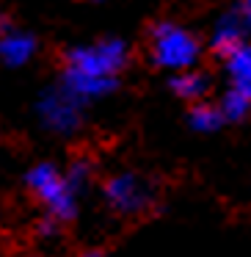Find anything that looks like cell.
<instances>
[{"instance_id":"6da1fadb","label":"cell","mask_w":251,"mask_h":257,"mask_svg":"<svg viewBox=\"0 0 251 257\" xmlns=\"http://www.w3.org/2000/svg\"><path fill=\"white\" fill-rule=\"evenodd\" d=\"M127 67V45L122 39H102L89 47H75L67 53L64 80L69 91L83 102L108 97L119 83V72Z\"/></svg>"},{"instance_id":"3957f363","label":"cell","mask_w":251,"mask_h":257,"mask_svg":"<svg viewBox=\"0 0 251 257\" xmlns=\"http://www.w3.org/2000/svg\"><path fill=\"white\" fill-rule=\"evenodd\" d=\"M199 39L174 23H160L152 31V61L163 69H190L199 61Z\"/></svg>"},{"instance_id":"8992f818","label":"cell","mask_w":251,"mask_h":257,"mask_svg":"<svg viewBox=\"0 0 251 257\" xmlns=\"http://www.w3.org/2000/svg\"><path fill=\"white\" fill-rule=\"evenodd\" d=\"M36 53V39L28 31H20L9 23L6 17H0V61L6 67H23L34 58Z\"/></svg>"},{"instance_id":"9c48e42d","label":"cell","mask_w":251,"mask_h":257,"mask_svg":"<svg viewBox=\"0 0 251 257\" xmlns=\"http://www.w3.org/2000/svg\"><path fill=\"white\" fill-rule=\"evenodd\" d=\"M171 91L177 97H182V100H188V102H199V100H204V94L210 91V80H207V75L199 72V69H179L171 80Z\"/></svg>"},{"instance_id":"9a60e30c","label":"cell","mask_w":251,"mask_h":257,"mask_svg":"<svg viewBox=\"0 0 251 257\" xmlns=\"http://www.w3.org/2000/svg\"><path fill=\"white\" fill-rule=\"evenodd\" d=\"M80 257H102V254H100V251H83Z\"/></svg>"},{"instance_id":"7c38bea8","label":"cell","mask_w":251,"mask_h":257,"mask_svg":"<svg viewBox=\"0 0 251 257\" xmlns=\"http://www.w3.org/2000/svg\"><path fill=\"white\" fill-rule=\"evenodd\" d=\"M67 180H69V185L75 188V194L86 191V185H89V180H91V163L86 161V158L72 161V163H69V169H67Z\"/></svg>"},{"instance_id":"5b68a950","label":"cell","mask_w":251,"mask_h":257,"mask_svg":"<svg viewBox=\"0 0 251 257\" xmlns=\"http://www.w3.org/2000/svg\"><path fill=\"white\" fill-rule=\"evenodd\" d=\"M105 199L122 216L144 213L152 205V194L135 174H116L105 183Z\"/></svg>"},{"instance_id":"ba28073f","label":"cell","mask_w":251,"mask_h":257,"mask_svg":"<svg viewBox=\"0 0 251 257\" xmlns=\"http://www.w3.org/2000/svg\"><path fill=\"white\" fill-rule=\"evenodd\" d=\"M243 36H245V25H243V17L237 14H223L218 20L215 31H212V50L218 56H229L234 47L243 45Z\"/></svg>"},{"instance_id":"5bb4252c","label":"cell","mask_w":251,"mask_h":257,"mask_svg":"<svg viewBox=\"0 0 251 257\" xmlns=\"http://www.w3.org/2000/svg\"><path fill=\"white\" fill-rule=\"evenodd\" d=\"M240 17H243L245 34L251 36V0H243V3H240Z\"/></svg>"},{"instance_id":"30bf717a","label":"cell","mask_w":251,"mask_h":257,"mask_svg":"<svg viewBox=\"0 0 251 257\" xmlns=\"http://www.w3.org/2000/svg\"><path fill=\"white\" fill-rule=\"evenodd\" d=\"M223 111L221 105H210V102H196V105H190V113H188V122L193 130H199V133H212V130H218L223 124Z\"/></svg>"},{"instance_id":"4fadbf2b","label":"cell","mask_w":251,"mask_h":257,"mask_svg":"<svg viewBox=\"0 0 251 257\" xmlns=\"http://www.w3.org/2000/svg\"><path fill=\"white\" fill-rule=\"evenodd\" d=\"M58 224H61V221H58L56 216H47L45 221L39 224V232L45 235V238H53V235H58Z\"/></svg>"},{"instance_id":"7a4b0ae2","label":"cell","mask_w":251,"mask_h":257,"mask_svg":"<svg viewBox=\"0 0 251 257\" xmlns=\"http://www.w3.org/2000/svg\"><path fill=\"white\" fill-rule=\"evenodd\" d=\"M25 183L45 202L47 213L56 216L61 224L75 218V213H78V194L69 185L67 174H61L53 163H36V166H31L28 174H25Z\"/></svg>"},{"instance_id":"52a82bcc","label":"cell","mask_w":251,"mask_h":257,"mask_svg":"<svg viewBox=\"0 0 251 257\" xmlns=\"http://www.w3.org/2000/svg\"><path fill=\"white\" fill-rule=\"evenodd\" d=\"M226 61V80L229 89L240 91V94L251 97V45H240L234 47L229 56H223Z\"/></svg>"},{"instance_id":"8fae6325","label":"cell","mask_w":251,"mask_h":257,"mask_svg":"<svg viewBox=\"0 0 251 257\" xmlns=\"http://www.w3.org/2000/svg\"><path fill=\"white\" fill-rule=\"evenodd\" d=\"M221 111L226 119L240 122V119H245L251 111V97L240 94V91H234V89H226V94H223V100H221Z\"/></svg>"},{"instance_id":"277c9868","label":"cell","mask_w":251,"mask_h":257,"mask_svg":"<svg viewBox=\"0 0 251 257\" xmlns=\"http://www.w3.org/2000/svg\"><path fill=\"white\" fill-rule=\"evenodd\" d=\"M83 105L75 91H69L67 86H50V89L42 91L39 102H36V116H39L42 127L50 130L56 136H69L80 127L83 122Z\"/></svg>"}]
</instances>
